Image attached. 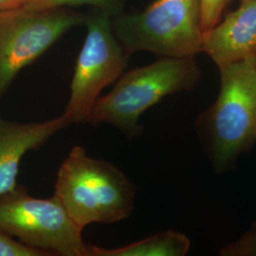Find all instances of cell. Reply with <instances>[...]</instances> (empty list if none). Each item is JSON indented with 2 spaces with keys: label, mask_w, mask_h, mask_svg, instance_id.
Segmentation results:
<instances>
[{
  "label": "cell",
  "mask_w": 256,
  "mask_h": 256,
  "mask_svg": "<svg viewBox=\"0 0 256 256\" xmlns=\"http://www.w3.org/2000/svg\"><path fill=\"white\" fill-rule=\"evenodd\" d=\"M54 194L76 225L112 224L126 220L135 207L136 188L116 166L74 146L60 166Z\"/></svg>",
  "instance_id": "6da1fadb"
},
{
  "label": "cell",
  "mask_w": 256,
  "mask_h": 256,
  "mask_svg": "<svg viewBox=\"0 0 256 256\" xmlns=\"http://www.w3.org/2000/svg\"><path fill=\"white\" fill-rule=\"evenodd\" d=\"M202 79L196 57L162 58L120 75L112 90L99 97L88 124H108L128 137L142 132L138 120L164 98L192 90Z\"/></svg>",
  "instance_id": "7a4b0ae2"
},
{
  "label": "cell",
  "mask_w": 256,
  "mask_h": 256,
  "mask_svg": "<svg viewBox=\"0 0 256 256\" xmlns=\"http://www.w3.org/2000/svg\"><path fill=\"white\" fill-rule=\"evenodd\" d=\"M218 98L204 115L214 172L227 171L256 144V56L220 68Z\"/></svg>",
  "instance_id": "3957f363"
},
{
  "label": "cell",
  "mask_w": 256,
  "mask_h": 256,
  "mask_svg": "<svg viewBox=\"0 0 256 256\" xmlns=\"http://www.w3.org/2000/svg\"><path fill=\"white\" fill-rule=\"evenodd\" d=\"M112 27L129 56L149 52L164 58L196 57L202 52V0H156L136 14L113 18Z\"/></svg>",
  "instance_id": "277c9868"
},
{
  "label": "cell",
  "mask_w": 256,
  "mask_h": 256,
  "mask_svg": "<svg viewBox=\"0 0 256 256\" xmlns=\"http://www.w3.org/2000/svg\"><path fill=\"white\" fill-rule=\"evenodd\" d=\"M0 230L52 256H88L82 230L55 194L36 198L16 187L1 196Z\"/></svg>",
  "instance_id": "5b68a950"
},
{
  "label": "cell",
  "mask_w": 256,
  "mask_h": 256,
  "mask_svg": "<svg viewBox=\"0 0 256 256\" xmlns=\"http://www.w3.org/2000/svg\"><path fill=\"white\" fill-rule=\"evenodd\" d=\"M86 36L78 55L64 113L72 124H88L101 92L116 82L128 55L114 34L111 18L96 10L84 20Z\"/></svg>",
  "instance_id": "8992f818"
},
{
  "label": "cell",
  "mask_w": 256,
  "mask_h": 256,
  "mask_svg": "<svg viewBox=\"0 0 256 256\" xmlns=\"http://www.w3.org/2000/svg\"><path fill=\"white\" fill-rule=\"evenodd\" d=\"M86 18L64 8L0 12V98L22 68L34 63L70 28L84 23Z\"/></svg>",
  "instance_id": "52a82bcc"
},
{
  "label": "cell",
  "mask_w": 256,
  "mask_h": 256,
  "mask_svg": "<svg viewBox=\"0 0 256 256\" xmlns=\"http://www.w3.org/2000/svg\"><path fill=\"white\" fill-rule=\"evenodd\" d=\"M202 52L218 68L256 56V0L241 1L222 22L204 32Z\"/></svg>",
  "instance_id": "ba28073f"
},
{
  "label": "cell",
  "mask_w": 256,
  "mask_h": 256,
  "mask_svg": "<svg viewBox=\"0 0 256 256\" xmlns=\"http://www.w3.org/2000/svg\"><path fill=\"white\" fill-rule=\"evenodd\" d=\"M72 124L63 114L41 122H14L0 119V196L18 187L22 158L42 146L57 132Z\"/></svg>",
  "instance_id": "9c48e42d"
},
{
  "label": "cell",
  "mask_w": 256,
  "mask_h": 256,
  "mask_svg": "<svg viewBox=\"0 0 256 256\" xmlns=\"http://www.w3.org/2000/svg\"><path fill=\"white\" fill-rule=\"evenodd\" d=\"M191 241L182 232L168 230L115 248L88 244V256H185Z\"/></svg>",
  "instance_id": "30bf717a"
},
{
  "label": "cell",
  "mask_w": 256,
  "mask_h": 256,
  "mask_svg": "<svg viewBox=\"0 0 256 256\" xmlns=\"http://www.w3.org/2000/svg\"><path fill=\"white\" fill-rule=\"evenodd\" d=\"M126 3V0H25L18 8L25 10H45L90 5L113 18L122 14Z\"/></svg>",
  "instance_id": "8fae6325"
},
{
  "label": "cell",
  "mask_w": 256,
  "mask_h": 256,
  "mask_svg": "<svg viewBox=\"0 0 256 256\" xmlns=\"http://www.w3.org/2000/svg\"><path fill=\"white\" fill-rule=\"evenodd\" d=\"M221 256H256V222L240 238L221 248Z\"/></svg>",
  "instance_id": "7c38bea8"
},
{
  "label": "cell",
  "mask_w": 256,
  "mask_h": 256,
  "mask_svg": "<svg viewBox=\"0 0 256 256\" xmlns=\"http://www.w3.org/2000/svg\"><path fill=\"white\" fill-rule=\"evenodd\" d=\"M48 252L28 247L0 230V256H48Z\"/></svg>",
  "instance_id": "4fadbf2b"
},
{
  "label": "cell",
  "mask_w": 256,
  "mask_h": 256,
  "mask_svg": "<svg viewBox=\"0 0 256 256\" xmlns=\"http://www.w3.org/2000/svg\"><path fill=\"white\" fill-rule=\"evenodd\" d=\"M228 0H202V21L203 32L209 30L218 23L220 16Z\"/></svg>",
  "instance_id": "5bb4252c"
},
{
  "label": "cell",
  "mask_w": 256,
  "mask_h": 256,
  "mask_svg": "<svg viewBox=\"0 0 256 256\" xmlns=\"http://www.w3.org/2000/svg\"><path fill=\"white\" fill-rule=\"evenodd\" d=\"M25 0H0V12L18 8Z\"/></svg>",
  "instance_id": "9a60e30c"
},
{
  "label": "cell",
  "mask_w": 256,
  "mask_h": 256,
  "mask_svg": "<svg viewBox=\"0 0 256 256\" xmlns=\"http://www.w3.org/2000/svg\"><path fill=\"white\" fill-rule=\"evenodd\" d=\"M240 1H248V0H240Z\"/></svg>",
  "instance_id": "2e32d148"
}]
</instances>
